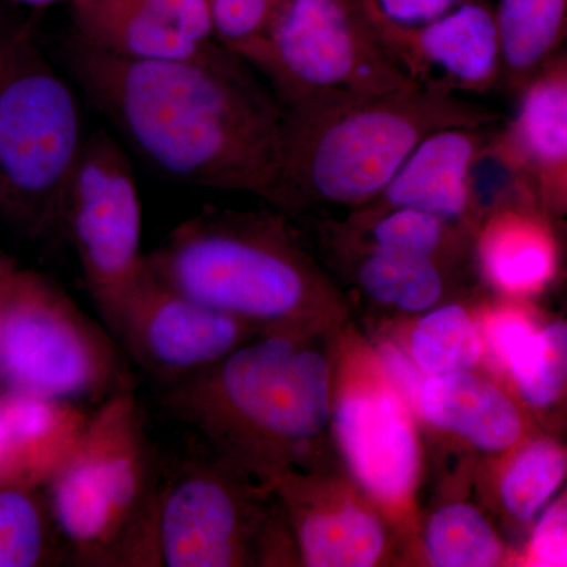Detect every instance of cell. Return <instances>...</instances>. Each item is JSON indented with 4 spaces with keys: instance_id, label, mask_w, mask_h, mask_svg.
<instances>
[{
    "instance_id": "cell-13",
    "label": "cell",
    "mask_w": 567,
    "mask_h": 567,
    "mask_svg": "<svg viewBox=\"0 0 567 567\" xmlns=\"http://www.w3.org/2000/svg\"><path fill=\"white\" fill-rule=\"evenodd\" d=\"M377 32L405 76L425 87L483 93L502 76L496 14L484 0H466L417 28Z\"/></svg>"
},
{
    "instance_id": "cell-22",
    "label": "cell",
    "mask_w": 567,
    "mask_h": 567,
    "mask_svg": "<svg viewBox=\"0 0 567 567\" xmlns=\"http://www.w3.org/2000/svg\"><path fill=\"white\" fill-rule=\"evenodd\" d=\"M365 292L380 303L395 305L405 311H423L439 301L442 275L434 259L372 251L360 268Z\"/></svg>"
},
{
    "instance_id": "cell-31",
    "label": "cell",
    "mask_w": 567,
    "mask_h": 567,
    "mask_svg": "<svg viewBox=\"0 0 567 567\" xmlns=\"http://www.w3.org/2000/svg\"><path fill=\"white\" fill-rule=\"evenodd\" d=\"M466 0H363L375 29H410L443 17Z\"/></svg>"
},
{
    "instance_id": "cell-19",
    "label": "cell",
    "mask_w": 567,
    "mask_h": 567,
    "mask_svg": "<svg viewBox=\"0 0 567 567\" xmlns=\"http://www.w3.org/2000/svg\"><path fill=\"white\" fill-rule=\"evenodd\" d=\"M535 205H505L484 226L480 259L492 284L509 293L546 287L558 265L557 241Z\"/></svg>"
},
{
    "instance_id": "cell-10",
    "label": "cell",
    "mask_w": 567,
    "mask_h": 567,
    "mask_svg": "<svg viewBox=\"0 0 567 567\" xmlns=\"http://www.w3.org/2000/svg\"><path fill=\"white\" fill-rule=\"evenodd\" d=\"M240 470L212 453L159 477L141 566H244L251 520Z\"/></svg>"
},
{
    "instance_id": "cell-6",
    "label": "cell",
    "mask_w": 567,
    "mask_h": 567,
    "mask_svg": "<svg viewBox=\"0 0 567 567\" xmlns=\"http://www.w3.org/2000/svg\"><path fill=\"white\" fill-rule=\"evenodd\" d=\"M82 144L80 107L32 25L0 31V210L33 233L59 226Z\"/></svg>"
},
{
    "instance_id": "cell-33",
    "label": "cell",
    "mask_w": 567,
    "mask_h": 567,
    "mask_svg": "<svg viewBox=\"0 0 567 567\" xmlns=\"http://www.w3.org/2000/svg\"><path fill=\"white\" fill-rule=\"evenodd\" d=\"M383 361H385L390 374L393 375L410 394H415L417 390V377L412 365L405 360V357L395 352L394 349H388Z\"/></svg>"
},
{
    "instance_id": "cell-26",
    "label": "cell",
    "mask_w": 567,
    "mask_h": 567,
    "mask_svg": "<svg viewBox=\"0 0 567 567\" xmlns=\"http://www.w3.org/2000/svg\"><path fill=\"white\" fill-rule=\"evenodd\" d=\"M50 548V527L37 491L0 488V567L39 566Z\"/></svg>"
},
{
    "instance_id": "cell-16",
    "label": "cell",
    "mask_w": 567,
    "mask_h": 567,
    "mask_svg": "<svg viewBox=\"0 0 567 567\" xmlns=\"http://www.w3.org/2000/svg\"><path fill=\"white\" fill-rule=\"evenodd\" d=\"M89 417L74 402L0 388V488L47 487L69 461Z\"/></svg>"
},
{
    "instance_id": "cell-11",
    "label": "cell",
    "mask_w": 567,
    "mask_h": 567,
    "mask_svg": "<svg viewBox=\"0 0 567 567\" xmlns=\"http://www.w3.org/2000/svg\"><path fill=\"white\" fill-rule=\"evenodd\" d=\"M249 322L159 281L144 260L112 336L148 375L169 386L245 346Z\"/></svg>"
},
{
    "instance_id": "cell-17",
    "label": "cell",
    "mask_w": 567,
    "mask_h": 567,
    "mask_svg": "<svg viewBox=\"0 0 567 567\" xmlns=\"http://www.w3.org/2000/svg\"><path fill=\"white\" fill-rule=\"evenodd\" d=\"M484 128L457 125L429 134L375 203L415 208L443 221L464 216L475 197L473 174L491 141Z\"/></svg>"
},
{
    "instance_id": "cell-8",
    "label": "cell",
    "mask_w": 567,
    "mask_h": 567,
    "mask_svg": "<svg viewBox=\"0 0 567 567\" xmlns=\"http://www.w3.org/2000/svg\"><path fill=\"white\" fill-rule=\"evenodd\" d=\"M289 104L316 95H382L416 84L391 58L363 0H281L237 52Z\"/></svg>"
},
{
    "instance_id": "cell-28",
    "label": "cell",
    "mask_w": 567,
    "mask_h": 567,
    "mask_svg": "<svg viewBox=\"0 0 567 567\" xmlns=\"http://www.w3.org/2000/svg\"><path fill=\"white\" fill-rule=\"evenodd\" d=\"M488 336L520 393L527 390L543 365L544 339L540 331L520 312L505 311L492 317Z\"/></svg>"
},
{
    "instance_id": "cell-29",
    "label": "cell",
    "mask_w": 567,
    "mask_h": 567,
    "mask_svg": "<svg viewBox=\"0 0 567 567\" xmlns=\"http://www.w3.org/2000/svg\"><path fill=\"white\" fill-rule=\"evenodd\" d=\"M281 0H208L216 40L237 54L259 39Z\"/></svg>"
},
{
    "instance_id": "cell-34",
    "label": "cell",
    "mask_w": 567,
    "mask_h": 567,
    "mask_svg": "<svg viewBox=\"0 0 567 567\" xmlns=\"http://www.w3.org/2000/svg\"><path fill=\"white\" fill-rule=\"evenodd\" d=\"M10 2L33 7V9H43V7L54 6V3L70 2V0H10Z\"/></svg>"
},
{
    "instance_id": "cell-1",
    "label": "cell",
    "mask_w": 567,
    "mask_h": 567,
    "mask_svg": "<svg viewBox=\"0 0 567 567\" xmlns=\"http://www.w3.org/2000/svg\"><path fill=\"white\" fill-rule=\"evenodd\" d=\"M63 54L91 102L164 173L278 204L282 106L244 59L141 61L74 35Z\"/></svg>"
},
{
    "instance_id": "cell-5",
    "label": "cell",
    "mask_w": 567,
    "mask_h": 567,
    "mask_svg": "<svg viewBox=\"0 0 567 567\" xmlns=\"http://www.w3.org/2000/svg\"><path fill=\"white\" fill-rule=\"evenodd\" d=\"M159 476L132 390L107 398L48 484L50 513L85 566H141Z\"/></svg>"
},
{
    "instance_id": "cell-23",
    "label": "cell",
    "mask_w": 567,
    "mask_h": 567,
    "mask_svg": "<svg viewBox=\"0 0 567 567\" xmlns=\"http://www.w3.org/2000/svg\"><path fill=\"white\" fill-rule=\"evenodd\" d=\"M567 475V451L554 440H536L518 451L502 481L506 509L522 522L533 520Z\"/></svg>"
},
{
    "instance_id": "cell-21",
    "label": "cell",
    "mask_w": 567,
    "mask_h": 567,
    "mask_svg": "<svg viewBox=\"0 0 567 567\" xmlns=\"http://www.w3.org/2000/svg\"><path fill=\"white\" fill-rule=\"evenodd\" d=\"M297 537L301 559L312 567L374 565L383 547V529L371 514L354 507L315 502L297 505Z\"/></svg>"
},
{
    "instance_id": "cell-12",
    "label": "cell",
    "mask_w": 567,
    "mask_h": 567,
    "mask_svg": "<svg viewBox=\"0 0 567 567\" xmlns=\"http://www.w3.org/2000/svg\"><path fill=\"white\" fill-rule=\"evenodd\" d=\"M73 35L141 61H221L208 0H70Z\"/></svg>"
},
{
    "instance_id": "cell-14",
    "label": "cell",
    "mask_w": 567,
    "mask_h": 567,
    "mask_svg": "<svg viewBox=\"0 0 567 567\" xmlns=\"http://www.w3.org/2000/svg\"><path fill=\"white\" fill-rule=\"evenodd\" d=\"M487 152L509 171L528 203L567 213V87L557 61L520 89L516 115Z\"/></svg>"
},
{
    "instance_id": "cell-18",
    "label": "cell",
    "mask_w": 567,
    "mask_h": 567,
    "mask_svg": "<svg viewBox=\"0 0 567 567\" xmlns=\"http://www.w3.org/2000/svg\"><path fill=\"white\" fill-rule=\"evenodd\" d=\"M417 399L427 420L483 450H509L524 434V420L513 401L464 371L432 375L421 385Z\"/></svg>"
},
{
    "instance_id": "cell-15",
    "label": "cell",
    "mask_w": 567,
    "mask_h": 567,
    "mask_svg": "<svg viewBox=\"0 0 567 567\" xmlns=\"http://www.w3.org/2000/svg\"><path fill=\"white\" fill-rule=\"evenodd\" d=\"M342 453L372 495L399 502L415 483L416 440L399 399L388 391H350L334 413Z\"/></svg>"
},
{
    "instance_id": "cell-27",
    "label": "cell",
    "mask_w": 567,
    "mask_h": 567,
    "mask_svg": "<svg viewBox=\"0 0 567 567\" xmlns=\"http://www.w3.org/2000/svg\"><path fill=\"white\" fill-rule=\"evenodd\" d=\"M382 205H385L386 212L379 216L372 227V251L434 259L442 246L446 221L415 208Z\"/></svg>"
},
{
    "instance_id": "cell-20",
    "label": "cell",
    "mask_w": 567,
    "mask_h": 567,
    "mask_svg": "<svg viewBox=\"0 0 567 567\" xmlns=\"http://www.w3.org/2000/svg\"><path fill=\"white\" fill-rule=\"evenodd\" d=\"M502 76L520 91L567 41V0H499Z\"/></svg>"
},
{
    "instance_id": "cell-25",
    "label": "cell",
    "mask_w": 567,
    "mask_h": 567,
    "mask_svg": "<svg viewBox=\"0 0 567 567\" xmlns=\"http://www.w3.org/2000/svg\"><path fill=\"white\" fill-rule=\"evenodd\" d=\"M412 352L417 365L429 374H451L476 363L481 342L464 309L446 306L417 324L412 336Z\"/></svg>"
},
{
    "instance_id": "cell-2",
    "label": "cell",
    "mask_w": 567,
    "mask_h": 567,
    "mask_svg": "<svg viewBox=\"0 0 567 567\" xmlns=\"http://www.w3.org/2000/svg\"><path fill=\"white\" fill-rule=\"evenodd\" d=\"M464 96L412 84L382 95H316L282 104L281 207L375 203L417 144L446 126H488Z\"/></svg>"
},
{
    "instance_id": "cell-3",
    "label": "cell",
    "mask_w": 567,
    "mask_h": 567,
    "mask_svg": "<svg viewBox=\"0 0 567 567\" xmlns=\"http://www.w3.org/2000/svg\"><path fill=\"white\" fill-rule=\"evenodd\" d=\"M163 406L216 456L241 470L270 472L323 431L330 365L292 336H270L166 386Z\"/></svg>"
},
{
    "instance_id": "cell-24",
    "label": "cell",
    "mask_w": 567,
    "mask_h": 567,
    "mask_svg": "<svg viewBox=\"0 0 567 567\" xmlns=\"http://www.w3.org/2000/svg\"><path fill=\"white\" fill-rule=\"evenodd\" d=\"M427 551L435 566L486 567L499 561L503 548L476 509L453 505L439 511L429 524Z\"/></svg>"
},
{
    "instance_id": "cell-30",
    "label": "cell",
    "mask_w": 567,
    "mask_h": 567,
    "mask_svg": "<svg viewBox=\"0 0 567 567\" xmlns=\"http://www.w3.org/2000/svg\"><path fill=\"white\" fill-rule=\"evenodd\" d=\"M544 361L524 399L535 409H550L567 391V322L548 324L543 331Z\"/></svg>"
},
{
    "instance_id": "cell-9",
    "label": "cell",
    "mask_w": 567,
    "mask_h": 567,
    "mask_svg": "<svg viewBox=\"0 0 567 567\" xmlns=\"http://www.w3.org/2000/svg\"><path fill=\"white\" fill-rule=\"evenodd\" d=\"M59 226L80 259L107 330L144 267L142 210L132 164L110 134L84 140L63 192Z\"/></svg>"
},
{
    "instance_id": "cell-4",
    "label": "cell",
    "mask_w": 567,
    "mask_h": 567,
    "mask_svg": "<svg viewBox=\"0 0 567 567\" xmlns=\"http://www.w3.org/2000/svg\"><path fill=\"white\" fill-rule=\"evenodd\" d=\"M145 264L171 289L249 323L298 319L319 289L281 227L249 213H199L145 254Z\"/></svg>"
},
{
    "instance_id": "cell-35",
    "label": "cell",
    "mask_w": 567,
    "mask_h": 567,
    "mask_svg": "<svg viewBox=\"0 0 567 567\" xmlns=\"http://www.w3.org/2000/svg\"><path fill=\"white\" fill-rule=\"evenodd\" d=\"M557 61L559 70H561L563 80H565V84L567 87V55H558Z\"/></svg>"
},
{
    "instance_id": "cell-7",
    "label": "cell",
    "mask_w": 567,
    "mask_h": 567,
    "mask_svg": "<svg viewBox=\"0 0 567 567\" xmlns=\"http://www.w3.org/2000/svg\"><path fill=\"white\" fill-rule=\"evenodd\" d=\"M48 276L0 254V388L78 402L130 390L112 339Z\"/></svg>"
},
{
    "instance_id": "cell-32",
    "label": "cell",
    "mask_w": 567,
    "mask_h": 567,
    "mask_svg": "<svg viewBox=\"0 0 567 567\" xmlns=\"http://www.w3.org/2000/svg\"><path fill=\"white\" fill-rule=\"evenodd\" d=\"M529 561L535 566L567 567V495L548 507L536 525Z\"/></svg>"
}]
</instances>
